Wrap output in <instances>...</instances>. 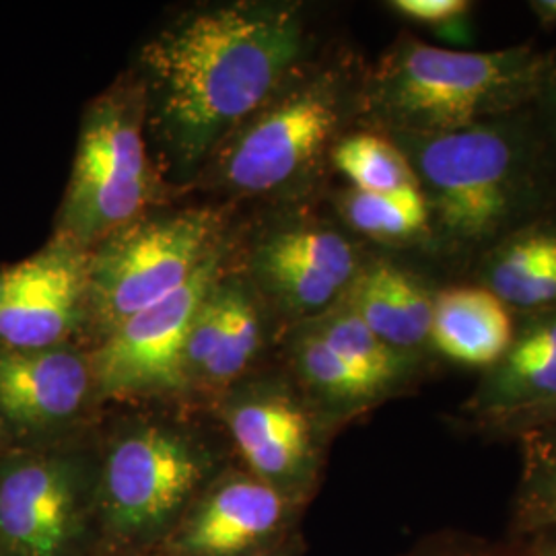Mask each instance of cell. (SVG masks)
<instances>
[{
	"mask_svg": "<svg viewBox=\"0 0 556 556\" xmlns=\"http://www.w3.org/2000/svg\"><path fill=\"white\" fill-rule=\"evenodd\" d=\"M303 41L298 9L233 4L192 13L144 48L155 128L179 167H194L270 98Z\"/></svg>",
	"mask_w": 556,
	"mask_h": 556,
	"instance_id": "1",
	"label": "cell"
},
{
	"mask_svg": "<svg viewBox=\"0 0 556 556\" xmlns=\"http://www.w3.org/2000/svg\"><path fill=\"white\" fill-rule=\"evenodd\" d=\"M410 163L441 256L480 260L519 229L548 219L556 184L530 108L441 132H390Z\"/></svg>",
	"mask_w": 556,
	"mask_h": 556,
	"instance_id": "2",
	"label": "cell"
},
{
	"mask_svg": "<svg viewBox=\"0 0 556 556\" xmlns=\"http://www.w3.org/2000/svg\"><path fill=\"white\" fill-rule=\"evenodd\" d=\"M546 66L530 46L462 52L408 38L381 62L369 100L390 132H456L528 110Z\"/></svg>",
	"mask_w": 556,
	"mask_h": 556,
	"instance_id": "3",
	"label": "cell"
},
{
	"mask_svg": "<svg viewBox=\"0 0 556 556\" xmlns=\"http://www.w3.org/2000/svg\"><path fill=\"white\" fill-rule=\"evenodd\" d=\"M215 470L213 454L174 425L122 431L98 466L100 540L130 555L163 546Z\"/></svg>",
	"mask_w": 556,
	"mask_h": 556,
	"instance_id": "4",
	"label": "cell"
},
{
	"mask_svg": "<svg viewBox=\"0 0 556 556\" xmlns=\"http://www.w3.org/2000/svg\"><path fill=\"white\" fill-rule=\"evenodd\" d=\"M98 540V466L48 445L0 456V551L89 556Z\"/></svg>",
	"mask_w": 556,
	"mask_h": 556,
	"instance_id": "5",
	"label": "cell"
},
{
	"mask_svg": "<svg viewBox=\"0 0 556 556\" xmlns=\"http://www.w3.org/2000/svg\"><path fill=\"white\" fill-rule=\"evenodd\" d=\"M217 225L208 211H181L132 220L103 239L89 262L87 295L101 330L108 334L186 285L217 250Z\"/></svg>",
	"mask_w": 556,
	"mask_h": 556,
	"instance_id": "6",
	"label": "cell"
},
{
	"mask_svg": "<svg viewBox=\"0 0 556 556\" xmlns=\"http://www.w3.org/2000/svg\"><path fill=\"white\" fill-rule=\"evenodd\" d=\"M140 112L130 98L110 96L83 122L59 236L85 250L139 219L149 202L151 172Z\"/></svg>",
	"mask_w": 556,
	"mask_h": 556,
	"instance_id": "7",
	"label": "cell"
},
{
	"mask_svg": "<svg viewBox=\"0 0 556 556\" xmlns=\"http://www.w3.org/2000/svg\"><path fill=\"white\" fill-rule=\"evenodd\" d=\"M223 420L248 472L305 507L318 489L326 422L303 394L278 381L245 386L227 397Z\"/></svg>",
	"mask_w": 556,
	"mask_h": 556,
	"instance_id": "8",
	"label": "cell"
},
{
	"mask_svg": "<svg viewBox=\"0 0 556 556\" xmlns=\"http://www.w3.org/2000/svg\"><path fill=\"white\" fill-rule=\"evenodd\" d=\"M215 250L176 293L124 319L110 330L91 371L103 397H137L186 390L181 357L190 324L217 282L220 266Z\"/></svg>",
	"mask_w": 556,
	"mask_h": 556,
	"instance_id": "9",
	"label": "cell"
},
{
	"mask_svg": "<svg viewBox=\"0 0 556 556\" xmlns=\"http://www.w3.org/2000/svg\"><path fill=\"white\" fill-rule=\"evenodd\" d=\"M344 112L337 77L324 75L260 112L227 147L223 176L239 192L264 194L305 174L334 137Z\"/></svg>",
	"mask_w": 556,
	"mask_h": 556,
	"instance_id": "10",
	"label": "cell"
},
{
	"mask_svg": "<svg viewBox=\"0 0 556 556\" xmlns=\"http://www.w3.org/2000/svg\"><path fill=\"white\" fill-rule=\"evenodd\" d=\"M301 509L250 472L219 475L179 519L161 556H256L293 536Z\"/></svg>",
	"mask_w": 556,
	"mask_h": 556,
	"instance_id": "11",
	"label": "cell"
},
{
	"mask_svg": "<svg viewBox=\"0 0 556 556\" xmlns=\"http://www.w3.org/2000/svg\"><path fill=\"white\" fill-rule=\"evenodd\" d=\"M85 248L59 236L40 252L0 270V344L46 349L66 344L89 295Z\"/></svg>",
	"mask_w": 556,
	"mask_h": 556,
	"instance_id": "12",
	"label": "cell"
},
{
	"mask_svg": "<svg viewBox=\"0 0 556 556\" xmlns=\"http://www.w3.org/2000/svg\"><path fill=\"white\" fill-rule=\"evenodd\" d=\"M96 379L89 358L68 344L11 349L0 344V429L25 447L71 427L83 415Z\"/></svg>",
	"mask_w": 556,
	"mask_h": 556,
	"instance_id": "13",
	"label": "cell"
},
{
	"mask_svg": "<svg viewBox=\"0 0 556 556\" xmlns=\"http://www.w3.org/2000/svg\"><path fill=\"white\" fill-rule=\"evenodd\" d=\"M556 400V307L526 314L507 351L482 371L462 413L478 429Z\"/></svg>",
	"mask_w": 556,
	"mask_h": 556,
	"instance_id": "14",
	"label": "cell"
},
{
	"mask_svg": "<svg viewBox=\"0 0 556 556\" xmlns=\"http://www.w3.org/2000/svg\"><path fill=\"white\" fill-rule=\"evenodd\" d=\"M435 293L417 273L379 260L363 264L338 301L392 349L431 357Z\"/></svg>",
	"mask_w": 556,
	"mask_h": 556,
	"instance_id": "15",
	"label": "cell"
},
{
	"mask_svg": "<svg viewBox=\"0 0 556 556\" xmlns=\"http://www.w3.org/2000/svg\"><path fill=\"white\" fill-rule=\"evenodd\" d=\"M514 330L511 309L482 285L435 293L429 337L433 355L484 371L507 351Z\"/></svg>",
	"mask_w": 556,
	"mask_h": 556,
	"instance_id": "16",
	"label": "cell"
},
{
	"mask_svg": "<svg viewBox=\"0 0 556 556\" xmlns=\"http://www.w3.org/2000/svg\"><path fill=\"white\" fill-rule=\"evenodd\" d=\"M478 285L511 312L556 307V220L532 223L478 260Z\"/></svg>",
	"mask_w": 556,
	"mask_h": 556,
	"instance_id": "17",
	"label": "cell"
},
{
	"mask_svg": "<svg viewBox=\"0 0 556 556\" xmlns=\"http://www.w3.org/2000/svg\"><path fill=\"white\" fill-rule=\"evenodd\" d=\"M293 367L303 397L326 425L357 417L390 397L376 381L334 353L312 326L295 338Z\"/></svg>",
	"mask_w": 556,
	"mask_h": 556,
	"instance_id": "18",
	"label": "cell"
},
{
	"mask_svg": "<svg viewBox=\"0 0 556 556\" xmlns=\"http://www.w3.org/2000/svg\"><path fill=\"white\" fill-rule=\"evenodd\" d=\"M309 326L328 342L334 353L363 376L376 381L390 397L406 392L427 374L429 357L408 355L392 349L340 301L319 314L318 321Z\"/></svg>",
	"mask_w": 556,
	"mask_h": 556,
	"instance_id": "19",
	"label": "cell"
},
{
	"mask_svg": "<svg viewBox=\"0 0 556 556\" xmlns=\"http://www.w3.org/2000/svg\"><path fill=\"white\" fill-rule=\"evenodd\" d=\"M521 470L517 480L509 538L556 528V422L517 435Z\"/></svg>",
	"mask_w": 556,
	"mask_h": 556,
	"instance_id": "20",
	"label": "cell"
},
{
	"mask_svg": "<svg viewBox=\"0 0 556 556\" xmlns=\"http://www.w3.org/2000/svg\"><path fill=\"white\" fill-rule=\"evenodd\" d=\"M338 172L361 192H400L418 188L415 172L392 139L357 132L340 139L332 149Z\"/></svg>",
	"mask_w": 556,
	"mask_h": 556,
	"instance_id": "21",
	"label": "cell"
},
{
	"mask_svg": "<svg viewBox=\"0 0 556 556\" xmlns=\"http://www.w3.org/2000/svg\"><path fill=\"white\" fill-rule=\"evenodd\" d=\"M340 211L353 229L369 238L397 241L429 236V213L418 188L386 194L353 188L340 200Z\"/></svg>",
	"mask_w": 556,
	"mask_h": 556,
	"instance_id": "22",
	"label": "cell"
},
{
	"mask_svg": "<svg viewBox=\"0 0 556 556\" xmlns=\"http://www.w3.org/2000/svg\"><path fill=\"white\" fill-rule=\"evenodd\" d=\"M225 337L217 357L211 361L200 378V388H227L238 381L256 357L262 342L258 312L248 291L239 282H225Z\"/></svg>",
	"mask_w": 556,
	"mask_h": 556,
	"instance_id": "23",
	"label": "cell"
},
{
	"mask_svg": "<svg viewBox=\"0 0 556 556\" xmlns=\"http://www.w3.org/2000/svg\"><path fill=\"white\" fill-rule=\"evenodd\" d=\"M260 277L273 289L289 309L299 314H324L346 291L337 278L328 277L316 268L289 258L273 250L268 243L260 248L258 258Z\"/></svg>",
	"mask_w": 556,
	"mask_h": 556,
	"instance_id": "24",
	"label": "cell"
},
{
	"mask_svg": "<svg viewBox=\"0 0 556 556\" xmlns=\"http://www.w3.org/2000/svg\"><path fill=\"white\" fill-rule=\"evenodd\" d=\"M225 319H227L225 285L217 280L211 293L202 301L186 338L184 357H181L186 388L199 386L204 369L211 365L213 358L217 357L220 342L225 337Z\"/></svg>",
	"mask_w": 556,
	"mask_h": 556,
	"instance_id": "25",
	"label": "cell"
},
{
	"mask_svg": "<svg viewBox=\"0 0 556 556\" xmlns=\"http://www.w3.org/2000/svg\"><path fill=\"white\" fill-rule=\"evenodd\" d=\"M402 556H521L519 540L491 542L462 532H439L422 538L415 548Z\"/></svg>",
	"mask_w": 556,
	"mask_h": 556,
	"instance_id": "26",
	"label": "cell"
},
{
	"mask_svg": "<svg viewBox=\"0 0 556 556\" xmlns=\"http://www.w3.org/2000/svg\"><path fill=\"white\" fill-rule=\"evenodd\" d=\"M390 7L397 15L433 27L439 34L447 36L454 29L456 38L457 27H464L462 23L472 11V2L468 0H394Z\"/></svg>",
	"mask_w": 556,
	"mask_h": 556,
	"instance_id": "27",
	"label": "cell"
},
{
	"mask_svg": "<svg viewBox=\"0 0 556 556\" xmlns=\"http://www.w3.org/2000/svg\"><path fill=\"white\" fill-rule=\"evenodd\" d=\"M530 114L536 124L538 137L544 147L556 184V52L548 54V66L544 71L536 98L530 105Z\"/></svg>",
	"mask_w": 556,
	"mask_h": 556,
	"instance_id": "28",
	"label": "cell"
},
{
	"mask_svg": "<svg viewBox=\"0 0 556 556\" xmlns=\"http://www.w3.org/2000/svg\"><path fill=\"white\" fill-rule=\"evenodd\" d=\"M555 422L556 400H553V402H548V404H544L540 408H534V410H528V413H521V415H516V417L498 420L495 425L482 429V433H486L491 438L516 439L523 431L544 427V425H555Z\"/></svg>",
	"mask_w": 556,
	"mask_h": 556,
	"instance_id": "29",
	"label": "cell"
},
{
	"mask_svg": "<svg viewBox=\"0 0 556 556\" xmlns=\"http://www.w3.org/2000/svg\"><path fill=\"white\" fill-rule=\"evenodd\" d=\"M521 556H556V528H546L530 536L519 538Z\"/></svg>",
	"mask_w": 556,
	"mask_h": 556,
	"instance_id": "30",
	"label": "cell"
},
{
	"mask_svg": "<svg viewBox=\"0 0 556 556\" xmlns=\"http://www.w3.org/2000/svg\"><path fill=\"white\" fill-rule=\"evenodd\" d=\"M530 9L542 25L556 27V0H534L530 2Z\"/></svg>",
	"mask_w": 556,
	"mask_h": 556,
	"instance_id": "31",
	"label": "cell"
},
{
	"mask_svg": "<svg viewBox=\"0 0 556 556\" xmlns=\"http://www.w3.org/2000/svg\"><path fill=\"white\" fill-rule=\"evenodd\" d=\"M256 556H301V546H299V540L295 534L287 540H282L277 546L264 551Z\"/></svg>",
	"mask_w": 556,
	"mask_h": 556,
	"instance_id": "32",
	"label": "cell"
},
{
	"mask_svg": "<svg viewBox=\"0 0 556 556\" xmlns=\"http://www.w3.org/2000/svg\"><path fill=\"white\" fill-rule=\"evenodd\" d=\"M0 556H13V555H9V553H4V551H0Z\"/></svg>",
	"mask_w": 556,
	"mask_h": 556,
	"instance_id": "33",
	"label": "cell"
},
{
	"mask_svg": "<svg viewBox=\"0 0 556 556\" xmlns=\"http://www.w3.org/2000/svg\"><path fill=\"white\" fill-rule=\"evenodd\" d=\"M128 556H151V555H128ZM155 556H160V555H155Z\"/></svg>",
	"mask_w": 556,
	"mask_h": 556,
	"instance_id": "34",
	"label": "cell"
},
{
	"mask_svg": "<svg viewBox=\"0 0 556 556\" xmlns=\"http://www.w3.org/2000/svg\"><path fill=\"white\" fill-rule=\"evenodd\" d=\"M0 456H2V450H0Z\"/></svg>",
	"mask_w": 556,
	"mask_h": 556,
	"instance_id": "35",
	"label": "cell"
}]
</instances>
